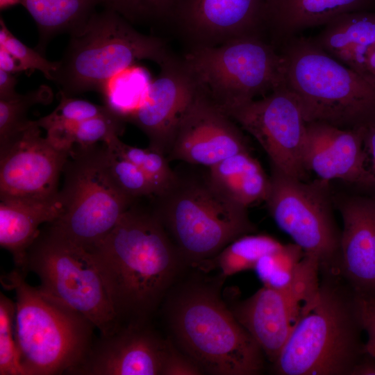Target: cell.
<instances>
[{"instance_id": "obj_23", "label": "cell", "mask_w": 375, "mask_h": 375, "mask_svg": "<svg viewBox=\"0 0 375 375\" xmlns=\"http://www.w3.org/2000/svg\"><path fill=\"white\" fill-rule=\"evenodd\" d=\"M208 169L210 183L234 203L247 209L265 201L270 177L249 151L231 156Z\"/></svg>"}, {"instance_id": "obj_18", "label": "cell", "mask_w": 375, "mask_h": 375, "mask_svg": "<svg viewBox=\"0 0 375 375\" xmlns=\"http://www.w3.org/2000/svg\"><path fill=\"white\" fill-rule=\"evenodd\" d=\"M122 324L97 338L73 375H162L168 344L144 326Z\"/></svg>"}, {"instance_id": "obj_30", "label": "cell", "mask_w": 375, "mask_h": 375, "mask_svg": "<svg viewBox=\"0 0 375 375\" xmlns=\"http://www.w3.org/2000/svg\"><path fill=\"white\" fill-rule=\"evenodd\" d=\"M305 255L295 243L282 244L262 256L253 270L263 285L280 288L288 285L294 277Z\"/></svg>"}, {"instance_id": "obj_20", "label": "cell", "mask_w": 375, "mask_h": 375, "mask_svg": "<svg viewBox=\"0 0 375 375\" xmlns=\"http://www.w3.org/2000/svg\"><path fill=\"white\" fill-rule=\"evenodd\" d=\"M333 199L342 221L335 271L357 296L375 298V198Z\"/></svg>"}, {"instance_id": "obj_39", "label": "cell", "mask_w": 375, "mask_h": 375, "mask_svg": "<svg viewBox=\"0 0 375 375\" xmlns=\"http://www.w3.org/2000/svg\"><path fill=\"white\" fill-rule=\"evenodd\" d=\"M17 82L14 74L0 69V100L9 99L19 94L15 90Z\"/></svg>"}, {"instance_id": "obj_28", "label": "cell", "mask_w": 375, "mask_h": 375, "mask_svg": "<svg viewBox=\"0 0 375 375\" xmlns=\"http://www.w3.org/2000/svg\"><path fill=\"white\" fill-rule=\"evenodd\" d=\"M106 144L141 169L156 197L165 194L178 179L169 165L167 156L158 149L149 146L143 149L128 145L121 141L119 137Z\"/></svg>"}, {"instance_id": "obj_2", "label": "cell", "mask_w": 375, "mask_h": 375, "mask_svg": "<svg viewBox=\"0 0 375 375\" xmlns=\"http://www.w3.org/2000/svg\"><path fill=\"white\" fill-rule=\"evenodd\" d=\"M357 295L333 269H320L317 296L272 363L280 375H353L365 355Z\"/></svg>"}, {"instance_id": "obj_10", "label": "cell", "mask_w": 375, "mask_h": 375, "mask_svg": "<svg viewBox=\"0 0 375 375\" xmlns=\"http://www.w3.org/2000/svg\"><path fill=\"white\" fill-rule=\"evenodd\" d=\"M26 270L38 276L43 290L88 318L100 335L122 325L92 253L48 224L28 251Z\"/></svg>"}, {"instance_id": "obj_38", "label": "cell", "mask_w": 375, "mask_h": 375, "mask_svg": "<svg viewBox=\"0 0 375 375\" xmlns=\"http://www.w3.org/2000/svg\"><path fill=\"white\" fill-rule=\"evenodd\" d=\"M363 145L366 167L375 181V120L364 126Z\"/></svg>"}, {"instance_id": "obj_32", "label": "cell", "mask_w": 375, "mask_h": 375, "mask_svg": "<svg viewBox=\"0 0 375 375\" xmlns=\"http://www.w3.org/2000/svg\"><path fill=\"white\" fill-rule=\"evenodd\" d=\"M16 304L0 293V375H25L15 337Z\"/></svg>"}, {"instance_id": "obj_34", "label": "cell", "mask_w": 375, "mask_h": 375, "mask_svg": "<svg viewBox=\"0 0 375 375\" xmlns=\"http://www.w3.org/2000/svg\"><path fill=\"white\" fill-rule=\"evenodd\" d=\"M114 111L108 106H99L88 101L60 94V101L50 114L34 121L46 131L67 124L77 123Z\"/></svg>"}, {"instance_id": "obj_24", "label": "cell", "mask_w": 375, "mask_h": 375, "mask_svg": "<svg viewBox=\"0 0 375 375\" xmlns=\"http://www.w3.org/2000/svg\"><path fill=\"white\" fill-rule=\"evenodd\" d=\"M313 42L351 69L362 60L375 42V12L359 10L341 14L324 25Z\"/></svg>"}, {"instance_id": "obj_15", "label": "cell", "mask_w": 375, "mask_h": 375, "mask_svg": "<svg viewBox=\"0 0 375 375\" xmlns=\"http://www.w3.org/2000/svg\"><path fill=\"white\" fill-rule=\"evenodd\" d=\"M247 151L235 122L200 90L176 131L167 158L210 168Z\"/></svg>"}, {"instance_id": "obj_7", "label": "cell", "mask_w": 375, "mask_h": 375, "mask_svg": "<svg viewBox=\"0 0 375 375\" xmlns=\"http://www.w3.org/2000/svg\"><path fill=\"white\" fill-rule=\"evenodd\" d=\"M153 211L186 262L211 259L238 238L256 231L247 209L222 195L208 181L183 180L156 197Z\"/></svg>"}, {"instance_id": "obj_1", "label": "cell", "mask_w": 375, "mask_h": 375, "mask_svg": "<svg viewBox=\"0 0 375 375\" xmlns=\"http://www.w3.org/2000/svg\"><path fill=\"white\" fill-rule=\"evenodd\" d=\"M88 250L122 322H146L185 261L154 212L133 204Z\"/></svg>"}, {"instance_id": "obj_29", "label": "cell", "mask_w": 375, "mask_h": 375, "mask_svg": "<svg viewBox=\"0 0 375 375\" xmlns=\"http://www.w3.org/2000/svg\"><path fill=\"white\" fill-rule=\"evenodd\" d=\"M52 92L46 85L26 94L0 100V149L6 147L24 130L29 119V109L36 104H48L52 101Z\"/></svg>"}, {"instance_id": "obj_8", "label": "cell", "mask_w": 375, "mask_h": 375, "mask_svg": "<svg viewBox=\"0 0 375 375\" xmlns=\"http://www.w3.org/2000/svg\"><path fill=\"white\" fill-rule=\"evenodd\" d=\"M183 60L201 92L224 112L285 83L281 53L260 36L192 47Z\"/></svg>"}, {"instance_id": "obj_22", "label": "cell", "mask_w": 375, "mask_h": 375, "mask_svg": "<svg viewBox=\"0 0 375 375\" xmlns=\"http://www.w3.org/2000/svg\"><path fill=\"white\" fill-rule=\"evenodd\" d=\"M62 209L60 193L42 201L1 200L0 245L11 253L15 268L25 275L28 251L40 232L39 227L54 222Z\"/></svg>"}, {"instance_id": "obj_40", "label": "cell", "mask_w": 375, "mask_h": 375, "mask_svg": "<svg viewBox=\"0 0 375 375\" xmlns=\"http://www.w3.org/2000/svg\"><path fill=\"white\" fill-rule=\"evenodd\" d=\"M0 69L12 74L25 71L20 62L1 47H0Z\"/></svg>"}, {"instance_id": "obj_4", "label": "cell", "mask_w": 375, "mask_h": 375, "mask_svg": "<svg viewBox=\"0 0 375 375\" xmlns=\"http://www.w3.org/2000/svg\"><path fill=\"white\" fill-rule=\"evenodd\" d=\"M15 268L1 276L15 293V331L25 375L71 374L95 340V326L85 316L29 285Z\"/></svg>"}, {"instance_id": "obj_13", "label": "cell", "mask_w": 375, "mask_h": 375, "mask_svg": "<svg viewBox=\"0 0 375 375\" xmlns=\"http://www.w3.org/2000/svg\"><path fill=\"white\" fill-rule=\"evenodd\" d=\"M225 112L257 140L272 167L306 181L303 154L307 122L297 97L285 83L263 98Z\"/></svg>"}, {"instance_id": "obj_14", "label": "cell", "mask_w": 375, "mask_h": 375, "mask_svg": "<svg viewBox=\"0 0 375 375\" xmlns=\"http://www.w3.org/2000/svg\"><path fill=\"white\" fill-rule=\"evenodd\" d=\"M72 150L42 137L40 127L28 120L17 137L0 149V200L42 201L57 197L60 176Z\"/></svg>"}, {"instance_id": "obj_36", "label": "cell", "mask_w": 375, "mask_h": 375, "mask_svg": "<svg viewBox=\"0 0 375 375\" xmlns=\"http://www.w3.org/2000/svg\"><path fill=\"white\" fill-rule=\"evenodd\" d=\"M360 320L368 340L365 352L375 359V298L357 296Z\"/></svg>"}, {"instance_id": "obj_31", "label": "cell", "mask_w": 375, "mask_h": 375, "mask_svg": "<svg viewBox=\"0 0 375 375\" xmlns=\"http://www.w3.org/2000/svg\"><path fill=\"white\" fill-rule=\"evenodd\" d=\"M181 0H106L104 8L118 13L129 23L153 26L172 19Z\"/></svg>"}, {"instance_id": "obj_35", "label": "cell", "mask_w": 375, "mask_h": 375, "mask_svg": "<svg viewBox=\"0 0 375 375\" xmlns=\"http://www.w3.org/2000/svg\"><path fill=\"white\" fill-rule=\"evenodd\" d=\"M0 47L7 50L22 65L25 71L39 70L52 81L53 74L58 67V61L51 62L38 50L31 49L18 40L0 19Z\"/></svg>"}, {"instance_id": "obj_27", "label": "cell", "mask_w": 375, "mask_h": 375, "mask_svg": "<svg viewBox=\"0 0 375 375\" xmlns=\"http://www.w3.org/2000/svg\"><path fill=\"white\" fill-rule=\"evenodd\" d=\"M283 244L265 234L249 233L242 235L226 245L212 260L222 274L228 276L253 269L264 255L276 250Z\"/></svg>"}, {"instance_id": "obj_3", "label": "cell", "mask_w": 375, "mask_h": 375, "mask_svg": "<svg viewBox=\"0 0 375 375\" xmlns=\"http://www.w3.org/2000/svg\"><path fill=\"white\" fill-rule=\"evenodd\" d=\"M165 310L176 342L202 372L216 375L262 372V349L223 301L218 286L188 281L168 297Z\"/></svg>"}, {"instance_id": "obj_41", "label": "cell", "mask_w": 375, "mask_h": 375, "mask_svg": "<svg viewBox=\"0 0 375 375\" xmlns=\"http://www.w3.org/2000/svg\"><path fill=\"white\" fill-rule=\"evenodd\" d=\"M360 74L375 80V42L366 50Z\"/></svg>"}, {"instance_id": "obj_12", "label": "cell", "mask_w": 375, "mask_h": 375, "mask_svg": "<svg viewBox=\"0 0 375 375\" xmlns=\"http://www.w3.org/2000/svg\"><path fill=\"white\" fill-rule=\"evenodd\" d=\"M319 285V261L305 253L288 285L280 288L263 285L230 309L273 363L300 318L315 300Z\"/></svg>"}, {"instance_id": "obj_11", "label": "cell", "mask_w": 375, "mask_h": 375, "mask_svg": "<svg viewBox=\"0 0 375 375\" xmlns=\"http://www.w3.org/2000/svg\"><path fill=\"white\" fill-rule=\"evenodd\" d=\"M272 169L265 201L276 224L305 253L319 260L320 269L335 270L341 230L333 213L329 183L307 182Z\"/></svg>"}, {"instance_id": "obj_6", "label": "cell", "mask_w": 375, "mask_h": 375, "mask_svg": "<svg viewBox=\"0 0 375 375\" xmlns=\"http://www.w3.org/2000/svg\"><path fill=\"white\" fill-rule=\"evenodd\" d=\"M174 58L162 40L138 32L118 13L104 8L81 33L71 36L52 81L60 94L69 97L103 92L115 75L139 60H151L161 67Z\"/></svg>"}, {"instance_id": "obj_37", "label": "cell", "mask_w": 375, "mask_h": 375, "mask_svg": "<svg viewBox=\"0 0 375 375\" xmlns=\"http://www.w3.org/2000/svg\"><path fill=\"white\" fill-rule=\"evenodd\" d=\"M202 372L190 358L175 351L169 343L162 375H198Z\"/></svg>"}, {"instance_id": "obj_26", "label": "cell", "mask_w": 375, "mask_h": 375, "mask_svg": "<svg viewBox=\"0 0 375 375\" xmlns=\"http://www.w3.org/2000/svg\"><path fill=\"white\" fill-rule=\"evenodd\" d=\"M126 121L116 112L77 123L61 125L47 131V137L58 147L72 150L74 144L88 146L98 142L108 143L119 137Z\"/></svg>"}, {"instance_id": "obj_17", "label": "cell", "mask_w": 375, "mask_h": 375, "mask_svg": "<svg viewBox=\"0 0 375 375\" xmlns=\"http://www.w3.org/2000/svg\"><path fill=\"white\" fill-rule=\"evenodd\" d=\"M171 20L192 47L217 46L245 36L262 37L264 0H181Z\"/></svg>"}, {"instance_id": "obj_9", "label": "cell", "mask_w": 375, "mask_h": 375, "mask_svg": "<svg viewBox=\"0 0 375 375\" xmlns=\"http://www.w3.org/2000/svg\"><path fill=\"white\" fill-rule=\"evenodd\" d=\"M62 173V212L47 224L90 249L108 234L135 201L124 194L110 176L105 143L72 148Z\"/></svg>"}, {"instance_id": "obj_33", "label": "cell", "mask_w": 375, "mask_h": 375, "mask_svg": "<svg viewBox=\"0 0 375 375\" xmlns=\"http://www.w3.org/2000/svg\"><path fill=\"white\" fill-rule=\"evenodd\" d=\"M109 173L119 190L133 200L153 195L152 188L141 169L106 145Z\"/></svg>"}, {"instance_id": "obj_19", "label": "cell", "mask_w": 375, "mask_h": 375, "mask_svg": "<svg viewBox=\"0 0 375 375\" xmlns=\"http://www.w3.org/2000/svg\"><path fill=\"white\" fill-rule=\"evenodd\" d=\"M364 127L342 128L327 123H307L303 164L307 172L329 183L333 180L375 188L366 167Z\"/></svg>"}, {"instance_id": "obj_42", "label": "cell", "mask_w": 375, "mask_h": 375, "mask_svg": "<svg viewBox=\"0 0 375 375\" xmlns=\"http://www.w3.org/2000/svg\"><path fill=\"white\" fill-rule=\"evenodd\" d=\"M22 0H0L1 9H5L17 3H21Z\"/></svg>"}, {"instance_id": "obj_16", "label": "cell", "mask_w": 375, "mask_h": 375, "mask_svg": "<svg viewBox=\"0 0 375 375\" xmlns=\"http://www.w3.org/2000/svg\"><path fill=\"white\" fill-rule=\"evenodd\" d=\"M141 101L127 118L147 136L149 147L167 155L176 131L200 89L183 59L160 67Z\"/></svg>"}, {"instance_id": "obj_21", "label": "cell", "mask_w": 375, "mask_h": 375, "mask_svg": "<svg viewBox=\"0 0 375 375\" xmlns=\"http://www.w3.org/2000/svg\"><path fill=\"white\" fill-rule=\"evenodd\" d=\"M369 0H264V26L277 49L308 28L348 12L365 10Z\"/></svg>"}, {"instance_id": "obj_5", "label": "cell", "mask_w": 375, "mask_h": 375, "mask_svg": "<svg viewBox=\"0 0 375 375\" xmlns=\"http://www.w3.org/2000/svg\"><path fill=\"white\" fill-rule=\"evenodd\" d=\"M278 50L285 84L297 97L307 123L357 128L375 120V80L339 62L312 39L296 35Z\"/></svg>"}, {"instance_id": "obj_25", "label": "cell", "mask_w": 375, "mask_h": 375, "mask_svg": "<svg viewBox=\"0 0 375 375\" xmlns=\"http://www.w3.org/2000/svg\"><path fill=\"white\" fill-rule=\"evenodd\" d=\"M106 0H22L21 4L35 21L39 42L37 50L44 53L49 42L58 34H78Z\"/></svg>"}]
</instances>
